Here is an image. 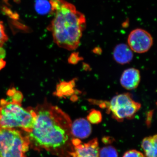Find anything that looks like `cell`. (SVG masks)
<instances>
[{"instance_id": "cell-1", "label": "cell", "mask_w": 157, "mask_h": 157, "mask_svg": "<svg viewBox=\"0 0 157 157\" xmlns=\"http://www.w3.org/2000/svg\"><path fill=\"white\" fill-rule=\"evenodd\" d=\"M34 110L36 114L33 129L27 133L30 147L59 157H70L73 151L72 121L60 108L45 101Z\"/></svg>"}, {"instance_id": "cell-2", "label": "cell", "mask_w": 157, "mask_h": 157, "mask_svg": "<svg viewBox=\"0 0 157 157\" xmlns=\"http://www.w3.org/2000/svg\"><path fill=\"white\" fill-rule=\"evenodd\" d=\"M54 17L48 26L54 42L68 50L79 46L82 32L86 25L84 14L76 7L65 0H49Z\"/></svg>"}, {"instance_id": "cell-3", "label": "cell", "mask_w": 157, "mask_h": 157, "mask_svg": "<svg viewBox=\"0 0 157 157\" xmlns=\"http://www.w3.org/2000/svg\"><path fill=\"white\" fill-rule=\"evenodd\" d=\"M36 114L34 108L25 109L21 103L0 101V128H19L29 133L33 129Z\"/></svg>"}, {"instance_id": "cell-4", "label": "cell", "mask_w": 157, "mask_h": 157, "mask_svg": "<svg viewBox=\"0 0 157 157\" xmlns=\"http://www.w3.org/2000/svg\"><path fill=\"white\" fill-rule=\"evenodd\" d=\"M30 142L26 132L0 128V157H27Z\"/></svg>"}, {"instance_id": "cell-5", "label": "cell", "mask_w": 157, "mask_h": 157, "mask_svg": "<svg viewBox=\"0 0 157 157\" xmlns=\"http://www.w3.org/2000/svg\"><path fill=\"white\" fill-rule=\"evenodd\" d=\"M141 105L135 102L129 93L121 94L115 96L109 103L107 102L106 107L109 113H111L113 118L119 122L125 119H132L140 109Z\"/></svg>"}, {"instance_id": "cell-6", "label": "cell", "mask_w": 157, "mask_h": 157, "mask_svg": "<svg viewBox=\"0 0 157 157\" xmlns=\"http://www.w3.org/2000/svg\"><path fill=\"white\" fill-rule=\"evenodd\" d=\"M129 47L132 51L143 53L148 51L153 43L151 35L145 30L136 29L132 31L128 39Z\"/></svg>"}, {"instance_id": "cell-7", "label": "cell", "mask_w": 157, "mask_h": 157, "mask_svg": "<svg viewBox=\"0 0 157 157\" xmlns=\"http://www.w3.org/2000/svg\"><path fill=\"white\" fill-rule=\"evenodd\" d=\"M72 144L74 148L71 153L73 157H99V143L97 138L82 143L80 139L73 138Z\"/></svg>"}, {"instance_id": "cell-8", "label": "cell", "mask_w": 157, "mask_h": 157, "mask_svg": "<svg viewBox=\"0 0 157 157\" xmlns=\"http://www.w3.org/2000/svg\"><path fill=\"white\" fill-rule=\"evenodd\" d=\"M140 71L135 68H129L124 71L120 79L122 86L127 90L135 89L140 82Z\"/></svg>"}, {"instance_id": "cell-9", "label": "cell", "mask_w": 157, "mask_h": 157, "mask_svg": "<svg viewBox=\"0 0 157 157\" xmlns=\"http://www.w3.org/2000/svg\"><path fill=\"white\" fill-rule=\"evenodd\" d=\"M71 132L73 138L85 139L91 134V125L85 119H77L72 123Z\"/></svg>"}, {"instance_id": "cell-10", "label": "cell", "mask_w": 157, "mask_h": 157, "mask_svg": "<svg viewBox=\"0 0 157 157\" xmlns=\"http://www.w3.org/2000/svg\"><path fill=\"white\" fill-rule=\"evenodd\" d=\"M113 57L118 63L126 64L130 63L133 59V52L128 45L121 43L117 45L114 48Z\"/></svg>"}, {"instance_id": "cell-11", "label": "cell", "mask_w": 157, "mask_h": 157, "mask_svg": "<svg viewBox=\"0 0 157 157\" xmlns=\"http://www.w3.org/2000/svg\"><path fill=\"white\" fill-rule=\"evenodd\" d=\"M141 147L146 157H157V135L146 137L142 140Z\"/></svg>"}, {"instance_id": "cell-12", "label": "cell", "mask_w": 157, "mask_h": 157, "mask_svg": "<svg viewBox=\"0 0 157 157\" xmlns=\"http://www.w3.org/2000/svg\"><path fill=\"white\" fill-rule=\"evenodd\" d=\"M75 81L71 80L69 82H62L57 86L56 95L59 98L68 97L73 94L75 92L74 87Z\"/></svg>"}, {"instance_id": "cell-13", "label": "cell", "mask_w": 157, "mask_h": 157, "mask_svg": "<svg viewBox=\"0 0 157 157\" xmlns=\"http://www.w3.org/2000/svg\"><path fill=\"white\" fill-rule=\"evenodd\" d=\"M36 11L40 14H46L52 12L51 5L49 1L46 0H36Z\"/></svg>"}, {"instance_id": "cell-14", "label": "cell", "mask_w": 157, "mask_h": 157, "mask_svg": "<svg viewBox=\"0 0 157 157\" xmlns=\"http://www.w3.org/2000/svg\"><path fill=\"white\" fill-rule=\"evenodd\" d=\"M99 157H118L117 152L113 147H104L99 150Z\"/></svg>"}, {"instance_id": "cell-15", "label": "cell", "mask_w": 157, "mask_h": 157, "mask_svg": "<svg viewBox=\"0 0 157 157\" xmlns=\"http://www.w3.org/2000/svg\"><path fill=\"white\" fill-rule=\"evenodd\" d=\"M87 120L90 123L98 124L102 120V115L99 110L92 109L91 110L87 117Z\"/></svg>"}, {"instance_id": "cell-16", "label": "cell", "mask_w": 157, "mask_h": 157, "mask_svg": "<svg viewBox=\"0 0 157 157\" xmlns=\"http://www.w3.org/2000/svg\"><path fill=\"white\" fill-rule=\"evenodd\" d=\"M7 94L11 97L12 101L17 103H21L23 98L21 93L19 91H17L14 88L9 90Z\"/></svg>"}, {"instance_id": "cell-17", "label": "cell", "mask_w": 157, "mask_h": 157, "mask_svg": "<svg viewBox=\"0 0 157 157\" xmlns=\"http://www.w3.org/2000/svg\"><path fill=\"white\" fill-rule=\"evenodd\" d=\"M8 40V37L5 32V27L3 22L0 21V48L2 47L4 44Z\"/></svg>"}, {"instance_id": "cell-18", "label": "cell", "mask_w": 157, "mask_h": 157, "mask_svg": "<svg viewBox=\"0 0 157 157\" xmlns=\"http://www.w3.org/2000/svg\"><path fill=\"white\" fill-rule=\"evenodd\" d=\"M82 59V58L79 56L78 52H73L69 57L68 62L72 64H76Z\"/></svg>"}, {"instance_id": "cell-19", "label": "cell", "mask_w": 157, "mask_h": 157, "mask_svg": "<svg viewBox=\"0 0 157 157\" xmlns=\"http://www.w3.org/2000/svg\"><path fill=\"white\" fill-rule=\"evenodd\" d=\"M123 157H146L140 152L135 150L127 151Z\"/></svg>"}, {"instance_id": "cell-20", "label": "cell", "mask_w": 157, "mask_h": 157, "mask_svg": "<svg viewBox=\"0 0 157 157\" xmlns=\"http://www.w3.org/2000/svg\"><path fill=\"white\" fill-rule=\"evenodd\" d=\"M153 114V111H149L147 113V126L150 125L151 123V121L152 120V117Z\"/></svg>"}, {"instance_id": "cell-21", "label": "cell", "mask_w": 157, "mask_h": 157, "mask_svg": "<svg viewBox=\"0 0 157 157\" xmlns=\"http://www.w3.org/2000/svg\"><path fill=\"white\" fill-rule=\"evenodd\" d=\"M6 64V62L3 59H0V70L5 67Z\"/></svg>"}, {"instance_id": "cell-22", "label": "cell", "mask_w": 157, "mask_h": 157, "mask_svg": "<svg viewBox=\"0 0 157 157\" xmlns=\"http://www.w3.org/2000/svg\"><path fill=\"white\" fill-rule=\"evenodd\" d=\"M6 56V51L2 47L0 48V59H3Z\"/></svg>"}]
</instances>
